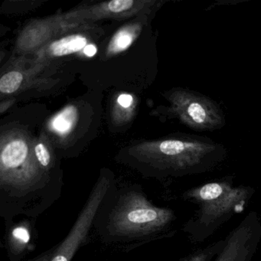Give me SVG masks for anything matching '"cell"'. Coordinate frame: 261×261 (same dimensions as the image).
I'll return each instance as SVG.
<instances>
[{
	"mask_svg": "<svg viewBox=\"0 0 261 261\" xmlns=\"http://www.w3.org/2000/svg\"><path fill=\"white\" fill-rule=\"evenodd\" d=\"M175 218L173 211L152 204L141 188H118L113 182L93 228L105 244L130 248L164 236Z\"/></svg>",
	"mask_w": 261,
	"mask_h": 261,
	"instance_id": "obj_1",
	"label": "cell"
},
{
	"mask_svg": "<svg viewBox=\"0 0 261 261\" xmlns=\"http://www.w3.org/2000/svg\"><path fill=\"white\" fill-rule=\"evenodd\" d=\"M253 190L234 187L228 180L212 181L189 189L183 198L199 206L195 218L186 223L184 230L195 241H204L248 202Z\"/></svg>",
	"mask_w": 261,
	"mask_h": 261,
	"instance_id": "obj_2",
	"label": "cell"
},
{
	"mask_svg": "<svg viewBox=\"0 0 261 261\" xmlns=\"http://www.w3.org/2000/svg\"><path fill=\"white\" fill-rule=\"evenodd\" d=\"M171 99L175 116L192 130L211 132L225 126V116L219 105L201 93L178 89Z\"/></svg>",
	"mask_w": 261,
	"mask_h": 261,
	"instance_id": "obj_3",
	"label": "cell"
},
{
	"mask_svg": "<svg viewBox=\"0 0 261 261\" xmlns=\"http://www.w3.org/2000/svg\"><path fill=\"white\" fill-rule=\"evenodd\" d=\"M113 182L111 177L99 178L68 234L55 247L50 261H71L76 253L88 244L96 214Z\"/></svg>",
	"mask_w": 261,
	"mask_h": 261,
	"instance_id": "obj_4",
	"label": "cell"
},
{
	"mask_svg": "<svg viewBox=\"0 0 261 261\" xmlns=\"http://www.w3.org/2000/svg\"><path fill=\"white\" fill-rule=\"evenodd\" d=\"M260 240V220L256 212H250L227 235L214 261H252Z\"/></svg>",
	"mask_w": 261,
	"mask_h": 261,
	"instance_id": "obj_5",
	"label": "cell"
},
{
	"mask_svg": "<svg viewBox=\"0 0 261 261\" xmlns=\"http://www.w3.org/2000/svg\"><path fill=\"white\" fill-rule=\"evenodd\" d=\"M36 219L22 218L6 226L5 247L10 261H21L36 249L38 231Z\"/></svg>",
	"mask_w": 261,
	"mask_h": 261,
	"instance_id": "obj_6",
	"label": "cell"
},
{
	"mask_svg": "<svg viewBox=\"0 0 261 261\" xmlns=\"http://www.w3.org/2000/svg\"><path fill=\"white\" fill-rule=\"evenodd\" d=\"M30 157L29 147L21 140H13L6 145L1 152V168L8 169L22 164Z\"/></svg>",
	"mask_w": 261,
	"mask_h": 261,
	"instance_id": "obj_7",
	"label": "cell"
},
{
	"mask_svg": "<svg viewBox=\"0 0 261 261\" xmlns=\"http://www.w3.org/2000/svg\"><path fill=\"white\" fill-rule=\"evenodd\" d=\"M86 38L79 35L70 36L53 42L50 51L54 56H64L77 53L87 46Z\"/></svg>",
	"mask_w": 261,
	"mask_h": 261,
	"instance_id": "obj_8",
	"label": "cell"
},
{
	"mask_svg": "<svg viewBox=\"0 0 261 261\" xmlns=\"http://www.w3.org/2000/svg\"><path fill=\"white\" fill-rule=\"evenodd\" d=\"M77 119V110L73 106L65 108L62 112L58 114L51 122L53 129L61 134H65L69 132Z\"/></svg>",
	"mask_w": 261,
	"mask_h": 261,
	"instance_id": "obj_9",
	"label": "cell"
},
{
	"mask_svg": "<svg viewBox=\"0 0 261 261\" xmlns=\"http://www.w3.org/2000/svg\"><path fill=\"white\" fill-rule=\"evenodd\" d=\"M224 239L194 252L181 261H212L224 247Z\"/></svg>",
	"mask_w": 261,
	"mask_h": 261,
	"instance_id": "obj_10",
	"label": "cell"
},
{
	"mask_svg": "<svg viewBox=\"0 0 261 261\" xmlns=\"http://www.w3.org/2000/svg\"><path fill=\"white\" fill-rule=\"evenodd\" d=\"M23 80V76L18 71H11L0 79V91L4 94H12L17 91Z\"/></svg>",
	"mask_w": 261,
	"mask_h": 261,
	"instance_id": "obj_11",
	"label": "cell"
},
{
	"mask_svg": "<svg viewBox=\"0 0 261 261\" xmlns=\"http://www.w3.org/2000/svg\"><path fill=\"white\" fill-rule=\"evenodd\" d=\"M134 34L129 30H122L116 35L111 42V50L114 53L123 51L130 46L134 41Z\"/></svg>",
	"mask_w": 261,
	"mask_h": 261,
	"instance_id": "obj_12",
	"label": "cell"
},
{
	"mask_svg": "<svg viewBox=\"0 0 261 261\" xmlns=\"http://www.w3.org/2000/svg\"><path fill=\"white\" fill-rule=\"evenodd\" d=\"M35 154L36 160L39 166L46 171L50 172L49 169L51 165V156L49 151L48 150L45 145L39 143L35 147Z\"/></svg>",
	"mask_w": 261,
	"mask_h": 261,
	"instance_id": "obj_13",
	"label": "cell"
},
{
	"mask_svg": "<svg viewBox=\"0 0 261 261\" xmlns=\"http://www.w3.org/2000/svg\"><path fill=\"white\" fill-rule=\"evenodd\" d=\"M134 4L133 0H114L108 4V9L112 13H121L130 9Z\"/></svg>",
	"mask_w": 261,
	"mask_h": 261,
	"instance_id": "obj_14",
	"label": "cell"
},
{
	"mask_svg": "<svg viewBox=\"0 0 261 261\" xmlns=\"http://www.w3.org/2000/svg\"><path fill=\"white\" fill-rule=\"evenodd\" d=\"M54 250L55 247H53V248L46 250L44 253H41L39 256H36V257L33 258V259L28 261H50L53 253H54Z\"/></svg>",
	"mask_w": 261,
	"mask_h": 261,
	"instance_id": "obj_15",
	"label": "cell"
},
{
	"mask_svg": "<svg viewBox=\"0 0 261 261\" xmlns=\"http://www.w3.org/2000/svg\"><path fill=\"white\" fill-rule=\"evenodd\" d=\"M117 100H118L119 105H121L123 108H129L132 103L133 97L129 94H121Z\"/></svg>",
	"mask_w": 261,
	"mask_h": 261,
	"instance_id": "obj_16",
	"label": "cell"
},
{
	"mask_svg": "<svg viewBox=\"0 0 261 261\" xmlns=\"http://www.w3.org/2000/svg\"><path fill=\"white\" fill-rule=\"evenodd\" d=\"M97 51V48L94 45H88L84 48V53L88 57H93V56H95Z\"/></svg>",
	"mask_w": 261,
	"mask_h": 261,
	"instance_id": "obj_17",
	"label": "cell"
}]
</instances>
